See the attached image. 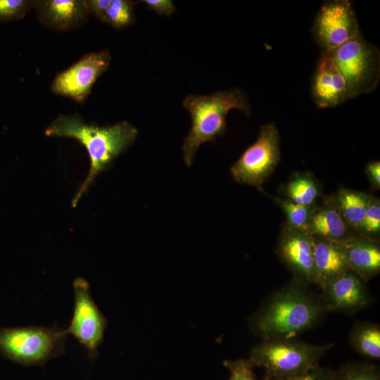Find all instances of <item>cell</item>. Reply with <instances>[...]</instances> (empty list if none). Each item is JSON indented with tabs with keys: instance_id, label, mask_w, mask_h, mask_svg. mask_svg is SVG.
I'll return each instance as SVG.
<instances>
[{
	"instance_id": "obj_26",
	"label": "cell",
	"mask_w": 380,
	"mask_h": 380,
	"mask_svg": "<svg viewBox=\"0 0 380 380\" xmlns=\"http://www.w3.org/2000/svg\"><path fill=\"white\" fill-rule=\"evenodd\" d=\"M361 229L369 234H375L380 229V204L376 199L369 198Z\"/></svg>"
},
{
	"instance_id": "obj_16",
	"label": "cell",
	"mask_w": 380,
	"mask_h": 380,
	"mask_svg": "<svg viewBox=\"0 0 380 380\" xmlns=\"http://www.w3.org/2000/svg\"><path fill=\"white\" fill-rule=\"evenodd\" d=\"M313 237L315 284L322 288L350 269L339 241Z\"/></svg>"
},
{
	"instance_id": "obj_14",
	"label": "cell",
	"mask_w": 380,
	"mask_h": 380,
	"mask_svg": "<svg viewBox=\"0 0 380 380\" xmlns=\"http://www.w3.org/2000/svg\"><path fill=\"white\" fill-rule=\"evenodd\" d=\"M34 9L42 26L60 32L81 27L89 15L84 0H36Z\"/></svg>"
},
{
	"instance_id": "obj_11",
	"label": "cell",
	"mask_w": 380,
	"mask_h": 380,
	"mask_svg": "<svg viewBox=\"0 0 380 380\" xmlns=\"http://www.w3.org/2000/svg\"><path fill=\"white\" fill-rule=\"evenodd\" d=\"M365 282L350 270L328 281L320 294L327 312L350 315L366 308L370 296Z\"/></svg>"
},
{
	"instance_id": "obj_12",
	"label": "cell",
	"mask_w": 380,
	"mask_h": 380,
	"mask_svg": "<svg viewBox=\"0 0 380 380\" xmlns=\"http://www.w3.org/2000/svg\"><path fill=\"white\" fill-rule=\"evenodd\" d=\"M314 237L290 226L281 235L277 253L295 277L310 284H315L313 261Z\"/></svg>"
},
{
	"instance_id": "obj_7",
	"label": "cell",
	"mask_w": 380,
	"mask_h": 380,
	"mask_svg": "<svg viewBox=\"0 0 380 380\" xmlns=\"http://www.w3.org/2000/svg\"><path fill=\"white\" fill-rule=\"evenodd\" d=\"M279 158V134L271 122L261 127L256 141L234 163L230 172L237 182L260 188L277 167Z\"/></svg>"
},
{
	"instance_id": "obj_28",
	"label": "cell",
	"mask_w": 380,
	"mask_h": 380,
	"mask_svg": "<svg viewBox=\"0 0 380 380\" xmlns=\"http://www.w3.org/2000/svg\"><path fill=\"white\" fill-rule=\"evenodd\" d=\"M148 8L160 15H170L176 11L175 6L171 0H144Z\"/></svg>"
},
{
	"instance_id": "obj_4",
	"label": "cell",
	"mask_w": 380,
	"mask_h": 380,
	"mask_svg": "<svg viewBox=\"0 0 380 380\" xmlns=\"http://www.w3.org/2000/svg\"><path fill=\"white\" fill-rule=\"evenodd\" d=\"M333 346V343L314 345L296 337L262 339L252 348L248 360L254 367L265 369V378L279 379L319 365Z\"/></svg>"
},
{
	"instance_id": "obj_23",
	"label": "cell",
	"mask_w": 380,
	"mask_h": 380,
	"mask_svg": "<svg viewBox=\"0 0 380 380\" xmlns=\"http://www.w3.org/2000/svg\"><path fill=\"white\" fill-rule=\"evenodd\" d=\"M286 215L289 226L307 233V226L312 213L310 206L296 204L289 200L274 198Z\"/></svg>"
},
{
	"instance_id": "obj_1",
	"label": "cell",
	"mask_w": 380,
	"mask_h": 380,
	"mask_svg": "<svg viewBox=\"0 0 380 380\" xmlns=\"http://www.w3.org/2000/svg\"><path fill=\"white\" fill-rule=\"evenodd\" d=\"M308 286L293 277L270 295L249 320L252 331L262 339L292 338L317 325L327 311Z\"/></svg>"
},
{
	"instance_id": "obj_17",
	"label": "cell",
	"mask_w": 380,
	"mask_h": 380,
	"mask_svg": "<svg viewBox=\"0 0 380 380\" xmlns=\"http://www.w3.org/2000/svg\"><path fill=\"white\" fill-rule=\"evenodd\" d=\"M346 229L338 208L333 206L312 210L307 226V233L312 236L338 241L346 239Z\"/></svg>"
},
{
	"instance_id": "obj_25",
	"label": "cell",
	"mask_w": 380,
	"mask_h": 380,
	"mask_svg": "<svg viewBox=\"0 0 380 380\" xmlns=\"http://www.w3.org/2000/svg\"><path fill=\"white\" fill-rule=\"evenodd\" d=\"M224 364L229 371V380H257L254 366L248 359L227 360Z\"/></svg>"
},
{
	"instance_id": "obj_8",
	"label": "cell",
	"mask_w": 380,
	"mask_h": 380,
	"mask_svg": "<svg viewBox=\"0 0 380 380\" xmlns=\"http://www.w3.org/2000/svg\"><path fill=\"white\" fill-rule=\"evenodd\" d=\"M75 302L72 317L65 334H71L94 359L103 338L106 319L91 295L89 282L83 278L74 279Z\"/></svg>"
},
{
	"instance_id": "obj_10",
	"label": "cell",
	"mask_w": 380,
	"mask_h": 380,
	"mask_svg": "<svg viewBox=\"0 0 380 380\" xmlns=\"http://www.w3.org/2000/svg\"><path fill=\"white\" fill-rule=\"evenodd\" d=\"M316 42L323 51H331L360 34L355 12L350 1L324 3L312 26Z\"/></svg>"
},
{
	"instance_id": "obj_22",
	"label": "cell",
	"mask_w": 380,
	"mask_h": 380,
	"mask_svg": "<svg viewBox=\"0 0 380 380\" xmlns=\"http://www.w3.org/2000/svg\"><path fill=\"white\" fill-rule=\"evenodd\" d=\"M136 4L130 0H112L102 21L117 29L132 25L135 21Z\"/></svg>"
},
{
	"instance_id": "obj_20",
	"label": "cell",
	"mask_w": 380,
	"mask_h": 380,
	"mask_svg": "<svg viewBox=\"0 0 380 380\" xmlns=\"http://www.w3.org/2000/svg\"><path fill=\"white\" fill-rule=\"evenodd\" d=\"M332 380H380V368L368 362H351L333 371Z\"/></svg>"
},
{
	"instance_id": "obj_2",
	"label": "cell",
	"mask_w": 380,
	"mask_h": 380,
	"mask_svg": "<svg viewBox=\"0 0 380 380\" xmlns=\"http://www.w3.org/2000/svg\"><path fill=\"white\" fill-rule=\"evenodd\" d=\"M44 134L77 139L88 152L90 170L72 200V205L75 206L95 177L134 143L138 130L127 121L103 127L89 124L80 114L74 113L60 114L46 128Z\"/></svg>"
},
{
	"instance_id": "obj_9",
	"label": "cell",
	"mask_w": 380,
	"mask_h": 380,
	"mask_svg": "<svg viewBox=\"0 0 380 380\" xmlns=\"http://www.w3.org/2000/svg\"><path fill=\"white\" fill-rule=\"evenodd\" d=\"M110 61L108 49L85 54L56 76L51 89L55 94L82 103L87 100L99 77L107 71Z\"/></svg>"
},
{
	"instance_id": "obj_19",
	"label": "cell",
	"mask_w": 380,
	"mask_h": 380,
	"mask_svg": "<svg viewBox=\"0 0 380 380\" xmlns=\"http://www.w3.org/2000/svg\"><path fill=\"white\" fill-rule=\"evenodd\" d=\"M369 197L360 192L343 189L337 198V208L344 220L354 228L361 229Z\"/></svg>"
},
{
	"instance_id": "obj_3",
	"label": "cell",
	"mask_w": 380,
	"mask_h": 380,
	"mask_svg": "<svg viewBox=\"0 0 380 380\" xmlns=\"http://www.w3.org/2000/svg\"><path fill=\"white\" fill-rule=\"evenodd\" d=\"M182 104L189 112L192 120L191 129L182 148L187 166L191 165L201 144L214 141L224 133L226 117L231 110L236 109L247 115L251 112L245 94L235 88L207 95L189 94L184 98Z\"/></svg>"
},
{
	"instance_id": "obj_24",
	"label": "cell",
	"mask_w": 380,
	"mask_h": 380,
	"mask_svg": "<svg viewBox=\"0 0 380 380\" xmlns=\"http://www.w3.org/2000/svg\"><path fill=\"white\" fill-rule=\"evenodd\" d=\"M36 0H0V23L24 18L34 8Z\"/></svg>"
},
{
	"instance_id": "obj_6",
	"label": "cell",
	"mask_w": 380,
	"mask_h": 380,
	"mask_svg": "<svg viewBox=\"0 0 380 380\" xmlns=\"http://www.w3.org/2000/svg\"><path fill=\"white\" fill-rule=\"evenodd\" d=\"M345 80L348 99L372 91L380 77L378 49L360 34L329 51Z\"/></svg>"
},
{
	"instance_id": "obj_18",
	"label": "cell",
	"mask_w": 380,
	"mask_h": 380,
	"mask_svg": "<svg viewBox=\"0 0 380 380\" xmlns=\"http://www.w3.org/2000/svg\"><path fill=\"white\" fill-rule=\"evenodd\" d=\"M350 346L360 355L380 359V326L369 321H358L352 327L348 336Z\"/></svg>"
},
{
	"instance_id": "obj_5",
	"label": "cell",
	"mask_w": 380,
	"mask_h": 380,
	"mask_svg": "<svg viewBox=\"0 0 380 380\" xmlns=\"http://www.w3.org/2000/svg\"><path fill=\"white\" fill-rule=\"evenodd\" d=\"M65 331L57 327L27 326L0 329V353L24 366L43 365L65 353Z\"/></svg>"
},
{
	"instance_id": "obj_27",
	"label": "cell",
	"mask_w": 380,
	"mask_h": 380,
	"mask_svg": "<svg viewBox=\"0 0 380 380\" xmlns=\"http://www.w3.org/2000/svg\"><path fill=\"white\" fill-rule=\"evenodd\" d=\"M333 371L319 365L309 369L302 373L279 379H270L265 378V380H332Z\"/></svg>"
},
{
	"instance_id": "obj_15",
	"label": "cell",
	"mask_w": 380,
	"mask_h": 380,
	"mask_svg": "<svg viewBox=\"0 0 380 380\" xmlns=\"http://www.w3.org/2000/svg\"><path fill=\"white\" fill-rule=\"evenodd\" d=\"M338 241L348 268L364 281L379 272L380 248L376 242L361 237H348Z\"/></svg>"
},
{
	"instance_id": "obj_29",
	"label": "cell",
	"mask_w": 380,
	"mask_h": 380,
	"mask_svg": "<svg viewBox=\"0 0 380 380\" xmlns=\"http://www.w3.org/2000/svg\"><path fill=\"white\" fill-rule=\"evenodd\" d=\"M112 0H84L89 15H94L102 21Z\"/></svg>"
},
{
	"instance_id": "obj_30",
	"label": "cell",
	"mask_w": 380,
	"mask_h": 380,
	"mask_svg": "<svg viewBox=\"0 0 380 380\" xmlns=\"http://www.w3.org/2000/svg\"><path fill=\"white\" fill-rule=\"evenodd\" d=\"M367 174L371 182L376 187L380 186V163L371 162L367 166Z\"/></svg>"
},
{
	"instance_id": "obj_21",
	"label": "cell",
	"mask_w": 380,
	"mask_h": 380,
	"mask_svg": "<svg viewBox=\"0 0 380 380\" xmlns=\"http://www.w3.org/2000/svg\"><path fill=\"white\" fill-rule=\"evenodd\" d=\"M286 194L289 201L298 205L310 206L317 198L319 191L310 177L298 176L289 183Z\"/></svg>"
},
{
	"instance_id": "obj_13",
	"label": "cell",
	"mask_w": 380,
	"mask_h": 380,
	"mask_svg": "<svg viewBox=\"0 0 380 380\" xmlns=\"http://www.w3.org/2000/svg\"><path fill=\"white\" fill-rule=\"evenodd\" d=\"M312 96L320 108L336 106L348 99L344 78L329 51H322L315 71Z\"/></svg>"
}]
</instances>
